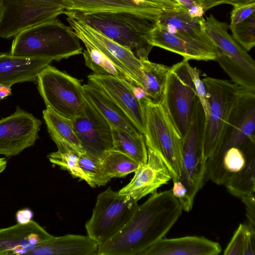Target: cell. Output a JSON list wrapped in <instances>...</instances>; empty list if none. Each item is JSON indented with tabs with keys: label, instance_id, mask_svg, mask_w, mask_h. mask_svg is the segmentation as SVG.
Returning <instances> with one entry per match:
<instances>
[{
	"label": "cell",
	"instance_id": "83f0119b",
	"mask_svg": "<svg viewBox=\"0 0 255 255\" xmlns=\"http://www.w3.org/2000/svg\"><path fill=\"white\" fill-rule=\"evenodd\" d=\"M80 40L83 42L86 48L82 53L85 64L94 74L112 76L138 86L132 77L115 65L88 41L84 39Z\"/></svg>",
	"mask_w": 255,
	"mask_h": 255
},
{
	"label": "cell",
	"instance_id": "4fadbf2b",
	"mask_svg": "<svg viewBox=\"0 0 255 255\" xmlns=\"http://www.w3.org/2000/svg\"><path fill=\"white\" fill-rule=\"evenodd\" d=\"M66 20L77 37L84 39L98 49L118 67L129 75L141 87L142 63L131 51L95 30L74 11L65 10ZM142 88V87H141Z\"/></svg>",
	"mask_w": 255,
	"mask_h": 255
},
{
	"label": "cell",
	"instance_id": "44dd1931",
	"mask_svg": "<svg viewBox=\"0 0 255 255\" xmlns=\"http://www.w3.org/2000/svg\"><path fill=\"white\" fill-rule=\"evenodd\" d=\"M220 245L203 236L161 239L140 255H217Z\"/></svg>",
	"mask_w": 255,
	"mask_h": 255
},
{
	"label": "cell",
	"instance_id": "52a82bcc",
	"mask_svg": "<svg viewBox=\"0 0 255 255\" xmlns=\"http://www.w3.org/2000/svg\"><path fill=\"white\" fill-rule=\"evenodd\" d=\"M202 80L206 87L210 110L205 120L203 134V151L208 159L225 135L243 89L227 80L207 77Z\"/></svg>",
	"mask_w": 255,
	"mask_h": 255
},
{
	"label": "cell",
	"instance_id": "6da1fadb",
	"mask_svg": "<svg viewBox=\"0 0 255 255\" xmlns=\"http://www.w3.org/2000/svg\"><path fill=\"white\" fill-rule=\"evenodd\" d=\"M182 212L171 190L151 194L117 234L99 245L97 255H140L165 237Z\"/></svg>",
	"mask_w": 255,
	"mask_h": 255
},
{
	"label": "cell",
	"instance_id": "f546056e",
	"mask_svg": "<svg viewBox=\"0 0 255 255\" xmlns=\"http://www.w3.org/2000/svg\"><path fill=\"white\" fill-rule=\"evenodd\" d=\"M138 166L131 158L114 149L106 152L100 161L101 171L107 183L112 178L122 177L134 172Z\"/></svg>",
	"mask_w": 255,
	"mask_h": 255
},
{
	"label": "cell",
	"instance_id": "7dc6e473",
	"mask_svg": "<svg viewBox=\"0 0 255 255\" xmlns=\"http://www.w3.org/2000/svg\"><path fill=\"white\" fill-rule=\"evenodd\" d=\"M42 3L56 5L64 7L63 3L61 0H32Z\"/></svg>",
	"mask_w": 255,
	"mask_h": 255
},
{
	"label": "cell",
	"instance_id": "9a60e30c",
	"mask_svg": "<svg viewBox=\"0 0 255 255\" xmlns=\"http://www.w3.org/2000/svg\"><path fill=\"white\" fill-rule=\"evenodd\" d=\"M73 122L86 154L101 160L106 152L113 149L111 125L86 98L82 115Z\"/></svg>",
	"mask_w": 255,
	"mask_h": 255
},
{
	"label": "cell",
	"instance_id": "ee69618b",
	"mask_svg": "<svg viewBox=\"0 0 255 255\" xmlns=\"http://www.w3.org/2000/svg\"><path fill=\"white\" fill-rule=\"evenodd\" d=\"M33 212L28 208L23 209L18 211L16 213L15 218L17 223L25 224L32 220Z\"/></svg>",
	"mask_w": 255,
	"mask_h": 255
},
{
	"label": "cell",
	"instance_id": "d6986e66",
	"mask_svg": "<svg viewBox=\"0 0 255 255\" xmlns=\"http://www.w3.org/2000/svg\"><path fill=\"white\" fill-rule=\"evenodd\" d=\"M146 39L151 46H156L181 55L184 59L217 60L216 48L199 41L172 34L156 23L147 34Z\"/></svg>",
	"mask_w": 255,
	"mask_h": 255
},
{
	"label": "cell",
	"instance_id": "c3c4849f",
	"mask_svg": "<svg viewBox=\"0 0 255 255\" xmlns=\"http://www.w3.org/2000/svg\"><path fill=\"white\" fill-rule=\"evenodd\" d=\"M6 166V160L4 158H0V174L5 170Z\"/></svg>",
	"mask_w": 255,
	"mask_h": 255
},
{
	"label": "cell",
	"instance_id": "8992f818",
	"mask_svg": "<svg viewBox=\"0 0 255 255\" xmlns=\"http://www.w3.org/2000/svg\"><path fill=\"white\" fill-rule=\"evenodd\" d=\"M202 25L218 52L217 61L242 89L255 91V62L253 58L230 35L229 25L212 14L204 18Z\"/></svg>",
	"mask_w": 255,
	"mask_h": 255
},
{
	"label": "cell",
	"instance_id": "ba28073f",
	"mask_svg": "<svg viewBox=\"0 0 255 255\" xmlns=\"http://www.w3.org/2000/svg\"><path fill=\"white\" fill-rule=\"evenodd\" d=\"M36 81L46 108L72 120L82 115L86 98L80 80L49 64Z\"/></svg>",
	"mask_w": 255,
	"mask_h": 255
},
{
	"label": "cell",
	"instance_id": "bcb514c9",
	"mask_svg": "<svg viewBox=\"0 0 255 255\" xmlns=\"http://www.w3.org/2000/svg\"><path fill=\"white\" fill-rule=\"evenodd\" d=\"M11 95V88L0 85V101Z\"/></svg>",
	"mask_w": 255,
	"mask_h": 255
},
{
	"label": "cell",
	"instance_id": "7402d4cb",
	"mask_svg": "<svg viewBox=\"0 0 255 255\" xmlns=\"http://www.w3.org/2000/svg\"><path fill=\"white\" fill-rule=\"evenodd\" d=\"M52 61L0 53V85L11 88L16 83L35 81L39 72Z\"/></svg>",
	"mask_w": 255,
	"mask_h": 255
},
{
	"label": "cell",
	"instance_id": "d4e9b609",
	"mask_svg": "<svg viewBox=\"0 0 255 255\" xmlns=\"http://www.w3.org/2000/svg\"><path fill=\"white\" fill-rule=\"evenodd\" d=\"M83 87L86 98L111 126L131 134L141 133L124 112L98 86L88 81Z\"/></svg>",
	"mask_w": 255,
	"mask_h": 255
},
{
	"label": "cell",
	"instance_id": "836d02e7",
	"mask_svg": "<svg viewBox=\"0 0 255 255\" xmlns=\"http://www.w3.org/2000/svg\"><path fill=\"white\" fill-rule=\"evenodd\" d=\"M250 158H248L244 151L239 148L228 149L222 159L223 168L227 180L234 174L242 170Z\"/></svg>",
	"mask_w": 255,
	"mask_h": 255
},
{
	"label": "cell",
	"instance_id": "3957f363",
	"mask_svg": "<svg viewBox=\"0 0 255 255\" xmlns=\"http://www.w3.org/2000/svg\"><path fill=\"white\" fill-rule=\"evenodd\" d=\"M255 91L243 89L221 143L207 159V178L224 185L227 180L222 165L224 153L230 148L238 147L247 157L255 154Z\"/></svg>",
	"mask_w": 255,
	"mask_h": 255
},
{
	"label": "cell",
	"instance_id": "74e56055",
	"mask_svg": "<svg viewBox=\"0 0 255 255\" xmlns=\"http://www.w3.org/2000/svg\"><path fill=\"white\" fill-rule=\"evenodd\" d=\"M173 182L172 194L179 202L182 210L190 211L192 209L194 201L190 198L186 187L179 180Z\"/></svg>",
	"mask_w": 255,
	"mask_h": 255
},
{
	"label": "cell",
	"instance_id": "7a4b0ae2",
	"mask_svg": "<svg viewBox=\"0 0 255 255\" xmlns=\"http://www.w3.org/2000/svg\"><path fill=\"white\" fill-rule=\"evenodd\" d=\"M14 37L9 53L15 56L58 61L83 53L72 28L57 18L27 28Z\"/></svg>",
	"mask_w": 255,
	"mask_h": 255
},
{
	"label": "cell",
	"instance_id": "f6af8a7d",
	"mask_svg": "<svg viewBox=\"0 0 255 255\" xmlns=\"http://www.w3.org/2000/svg\"><path fill=\"white\" fill-rule=\"evenodd\" d=\"M163 6L166 10L178 9L182 7L176 0H141Z\"/></svg>",
	"mask_w": 255,
	"mask_h": 255
},
{
	"label": "cell",
	"instance_id": "2e32d148",
	"mask_svg": "<svg viewBox=\"0 0 255 255\" xmlns=\"http://www.w3.org/2000/svg\"><path fill=\"white\" fill-rule=\"evenodd\" d=\"M89 81L101 88L130 120L143 134L145 120L142 102L136 96L133 85L125 80L110 75L92 74Z\"/></svg>",
	"mask_w": 255,
	"mask_h": 255
},
{
	"label": "cell",
	"instance_id": "4316f807",
	"mask_svg": "<svg viewBox=\"0 0 255 255\" xmlns=\"http://www.w3.org/2000/svg\"><path fill=\"white\" fill-rule=\"evenodd\" d=\"M111 129L114 149L130 157L138 165L146 163L147 148L142 133L131 134L113 126Z\"/></svg>",
	"mask_w": 255,
	"mask_h": 255
},
{
	"label": "cell",
	"instance_id": "5b68a950",
	"mask_svg": "<svg viewBox=\"0 0 255 255\" xmlns=\"http://www.w3.org/2000/svg\"><path fill=\"white\" fill-rule=\"evenodd\" d=\"M142 103L146 146L162 158L172 181H177L182 166V136L161 103H155L149 98Z\"/></svg>",
	"mask_w": 255,
	"mask_h": 255
},
{
	"label": "cell",
	"instance_id": "8fae6325",
	"mask_svg": "<svg viewBox=\"0 0 255 255\" xmlns=\"http://www.w3.org/2000/svg\"><path fill=\"white\" fill-rule=\"evenodd\" d=\"M184 59L170 67L161 103L182 136L187 131L197 98Z\"/></svg>",
	"mask_w": 255,
	"mask_h": 255
},
{
	"label": "cell",
	"instance_id": "cb8c5ba5",
	"mask_svg": "<svg viewBox=\"0 0 255 255\" xmlns=\"http://www.w3.org/2000/svg\"><path fill=\"white\" fill-rule=\"evenodd\" d=\"M203 18H193L181 7L164 11L155 23L172 34L199 41L217 49L203 29Z\"/></svg>",
	"mask_w": 255,
	"mask_h": 255
},
{
	"label": "cell",
	"instance_id": "603a6c76",
	"mask_svg": "<svg viewBox=\"0 0 255 255\" xmlns=\"http://www.w3.org/2000/svg\"><path fill=\"white\" fill-rule=\"evenodd\" d=\"M98 243L87 236L54 237L35 246L29 255H97Z\"/></svg>",
	"mask_w": 255,
	"mask_h": 255
},
{
	"label": "cell",
	"instance_id": "30bf717a",
	"mask_svg": "<svg viewBox=\"0 0 255 255\" xmlns=\"http://www.w3.org/2000/svg\"><path fill=\"white\" fill-rule=\"evenodd\" d=\"M205 117L196 98L190 122L182 141V166L179 180L194 201L207 179V159L203 151Z\"/></svg>",
	"mask_w": 255,
	"mask_h": 255
},
{
	"label": "cell",
	"instance_id": "4dcf8cb0",
	"mask_svg": "<svg viewBox=\"0 0 255 255\" xmlns=\"http://www.w3.org/2000/svg\"><path fill=\"white\" fill-rule=\"evenodd\" d=\"M233 196L242 197L255 192V157L248 160L244 168L234 174L224 184Z\"/></svg>",
	"mask_w": 255,
	"mask_h": 255
},
{
	"label": "cell",
	"instance_id": "ffe728a7",
	"mask_svg": "<svg viewBox=\"0 0 255 255\" xmlns=\"http://www.w3.org/2000/svg\"><path fill=\"white\" fill-rule=\"evenodd\" d=\"M53 237L33 220L0 229V255H26L35 246Z\"/></svg>",
	"mask_w": 255,
	"mask_h": 255
},
{
	"label": "cell",
	"instance_id": "7c38bea8",
	"mask_svg": "<svg viewBox=\"0 0 255 255\" xmlns=\"http://www.w3.org/2000/svg\"><path fill=\"white\" fill-rule=\"evenodd\" d=\"M63 6L32 0H0V38L14 37L21 31L55 19Z\"/></svg>",
	"mask_w": 255,
	"mask_h": 255
},
{
	"label": "cell",
	"instance_id": "f1b7e54d",
	"mask_svg": "<svg viewBox=\"0 0 255 255\" xmlns=\"http://www.w3.org/2000/svg\"><path fill=\"white\" fill-rule=\"evenodd\" d=\"M142 80L141 87L149 98L155 103H161L168 72L170 67L142 60Z\"/></svg>",
	"mask_w": 255,
	"mask_h": 255
},
{
	"label": "cell",
	"instance_id": "ab89813d",
	"mask_svg": "<svg viewBox=\"0 0 255 255\" xmlns=\"http://www.w3.org/2000/svg\"><path fill=\"white\" fill-rule=\"evenodd\" d=\"M193 18H202L205 12L200 0H176Z\"/></svg>",
	"mask_w": 255,
	"mask_h": 255
},
{
	"label": "cell",
	"instance_id": "e0dca14e",
	"mask_svg": "<svg viewBox=\"0 0 255 255\" xmlns=\"http://www.w3.org/2000/svg\"><path fill=\"white\" fill-rule=\"evenodd\" d=\"M147 148V160L138 165L130 181L118 192L131 197L137 202L172 179L170 172L162 158L151 149Z\"/></svg>",
	"mask_w": 255,
	"mask_h": 255
},
{
	"label": "cell",
	"instance_id": "60d3db41",
	"mask_svg": "<svg viewBox=\"0 0 255 255\" xmlns=\"http://www.w3.org/2000/svg\"><path fill=\"white\" fill-rule=\"evenodd\" d=\"M246 207V215L248 226L255 230V193L241 198Z\"/></svg>",
	"mask_w": 255,
	"mask_h": 255
},
{
	"label": "cell",
	"instance_id": "b9f144b4",
	"mask_svg": "<svg viewBox=\"0 0 255 255\" xmlns=\"http://www.w3.org/2000/svg\"><path fill=\"white\" fill-rule=\"evenodd\" d=\"M202 6L206 12L207 10L222 4H229L236 7L242 4L255 1V0H200Z\"/></svg>",
	"mask_w": 255,
	"mask_h": 255
},
{
	"label": "cell",
	"instance_id": "d6a6232c",
	"mask_svg": "<svg viewBox=\"0 0 255 255\" xmlns=\"http://www.w3.org/2000/svg\"><path fill=\"white\" fill-rule=\"evenodd\" d=\"M233 37L247 51L255 45V13L245 20L229 25Z\"/></svg>",
	"mask_w": 255,
	"mask_h": 255
},
{
	"label": "cell",
	"instance_id": "5bb4252c",
	"mask_svg": "<svg viewBox=\"0 0 255 255\" xmlns=\"http://www.w3.org/2000/svg\"><path fill=\"white\" fill-rule=\"evenodd\" d=\"M42 123L19 107L0 120V155L10 157L34 145Z\"/></svg>",
	"mask_w": 255,
	"mask_h": 255
},
{
	"label": "cell",
	"instance_id": "9c48e42d",
	"mask_svg": "<svg viewBox=\"0 0 255 255\" xmlns=\"http://www.w3.org/2000/svg\"><path fill=\"white\" fill-rule=\"evenodd\" d=\"M138 206L131 197L109 187L97 197L92 216L85 224L87 235L99 245L104 243L127 224Z\"/></svg>",
	"mask_w": 255,
	"mask_h": 255
},
{
	"label": "cell",
	"instance_id": "d590c367",
	"mask_svg": "<svg viewBox=\"0 0 255 255\" xmlns=\"http://www.w3.org/2000/svg\"><path fill=\"white\" fill-rule=\"evenodd\" d=\"M187 67L194 86L196 97L203 108L206 120L209 115L210 110L208 95L206 86L202 79H200V71L190 66L189 62Z\"/></svg>",
	"mask_w": 255,
	"mask_h": 255
},
{
	"label": "cell",
	"instance_id": "f35d334b",
	"mask_svg": "<svg viewBox=\"0 0 255 255\" xmlns=\"http://www.w3.org/2000/svg\"><path fill=\"white\" fill-rule=\"evenodd\" d=\"M255 13V1L234 7L229 25H234L247 19Z\"/></svg>",
	"mask_w": 255,
	"mask_h": 255
},
{
	"label": "cell",
	"instance_id": "e575fe53",
	"mask_svg": "<svg viewBox=\"0 0 255 255\" xmlns=\"http://www.w3.org/2000/svg\"><path fill=\"white\" fill-rule=\"evenodd\" d=\"M100 161V160L86 153L79 156L78 163L80 168L95 187L107 184L101 171Z\"/></svg>",
	"mask_w": 255,
	"mask_h": 255
},
{
	"label": "cell",
	"instance_id": "1f68e13d",
	"mask_svg": "<svg viewBox=\"0 0 255 255\" xmlns=\"http://www.w3.org/2000/svg\"><path fill=\"white\" fill-rule=\"evenodd\" d=\"M57 148V151L48 155L49 161L67 171L73 178H78L85 181L91 187H95L80 167L78 163L80 155L66 146H58Z\"/></svg>",
	"mask_w": 255,
	"mask_h": 255
},
{
	"label": "cell",
	"instance_id": "484cf974",
	"mask_svg": "<svg viewBox=\"0 0 255 255\" xmlns=\"http://www.w3.org/2000/svg\"><path fill=\"white\" fill-rule=\"evenodd\" d=\"M42 113L48 132L57 147H67L79 155L85 153L75 133L73 120L48 108Z\"/></svg>",
	"mask_w": 255,
	"mask_h": 255
},
{
	"label": "cell",
	"instance_id": "8d00e7d4",
	"mask_svg": "<svg viewBox=\"0 0 255 255\" xmlns=\"http://www.w3.org/2000/svg\"><path fill=\"white\" fill-rule=\"evenodd\" d=\"M247 224L241 223L235 232L231 241L226 248L225 255H243L245 243Z\"/></svg>",
	"mask_w": 255,
	"mask_h": 255
},
{
	"label": "cell",
	"instance_id": "7bdbcfd3",
	"mask_svg": "<svg viewBox=\"0 0 255 255\" xmlns=\"http://www.w3.org/2000/svg\"><path fill=\"white\" fill-rule=\"evenodd\" d=\"M243 255H255V230L249 228L247 224Z\"/></svg>",
	"mask_w": 255,
	"mask_h": 255
},
{
	"label": "cell",
	"instance_id": "ac0fdd59",
	"mask_svg": "<svg viewBox=\"0 0 255 255\" xmlns=\"http://www.w3.org/2000/svg\"><path fill=\"white\" fill-rule=\"evenodd\" d=\"M65 10L82 12L127 11L155 23L166 10L159 4L141 0H61Z\"/></svg>",
	"mask_w": 255,
	"mask_h": 255
},
{
	"label": "cell",
	"instance_id": "277c9868",
	"mask_svg": "<svg viewBox=\"0 0 255 255\" xmlns=\"http://www.w3.org/2000/svg\"><path fill=\"white\" fill-rule=\"evenodd\" d=\"M95 30L131 51L141 60L148 59L152 46L146 36L155 23L127 11H76Z\"/></svg>",
	"mask_w": 255,
	"mask_h": 255
}]
</instances>
